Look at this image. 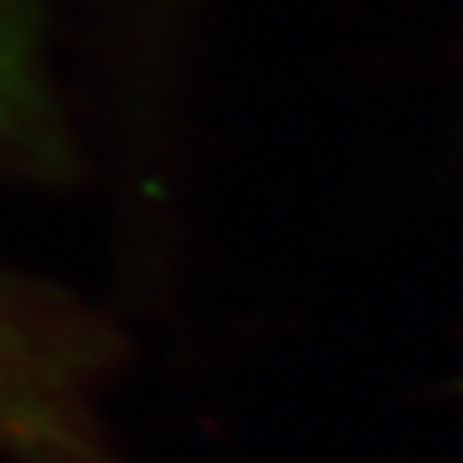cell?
Masks as SVG:
<instances>
[{
    "mask_svg": "<svg viewBox=\"0 0 463 463\" xmlns=\"http://www.w3.org/2000/svg\"><path fill=\"white\" fill-rule=\"evenodd\" d=\"M0 448H13L41 463H73L81 456L45 350L33 342L29 326L5 293H0Z\"/></svg>",
    "mask_w": 463,
    "mask_h": 463,
    "instance_id": "6da1fadb",
    "label": "cell"
},
{
    "mask_svg": "<svg viewBox=\"0 0 463 463\" xmlns=\"http://www.w3.org/2000/svg\"><path fill=\"white\" fill-rule=\"evenodd\" d=\"M37 102L21 0H0V127H16Z\"/></svg>",
    "mask_w": 463,
    "mask_h": 463,
    "instance_id": "7a4b0ae2",
    "label": "cell"
}]
</instances>
